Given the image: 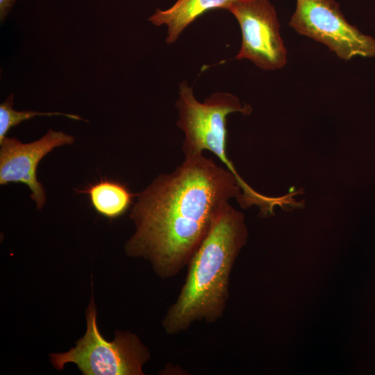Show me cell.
<instances>
[{
	"instance_id": "6da1fadb",
	"label": "cell",
	"mask_w": 375,
	"mask_h": 375,
	"mask_svg": "<svg viewBox=\"0 0 375 375\" xmlns=\"http://www.w3.org/2000/svg\"><path fill=\"white\" fill-rule=\"evenodd\" d=\"M238 184L212 158L185 157L174 171L158 176L138 195L130 215L136 230L126 244L127 253L149 260L162 278L176 275L229 199L239 194Z\"/></svg>"
},
{
	"instance_id": "7a4b0ae2",
	"label": "cell",
	"mask_w": 375,
	"mask_h": 375,
	"mask_svg": "<svg viewBox=\"0 0 375 375\" xmlns=\"http://www.w3.org/2000/svg\"><path fill=\"white\" fill-rule=\"evenodd\" d=\"M247 235L242 215L228 204L188 264L185 281L162 322L168 334L184 331L196 321L212 323L222 317L231 272Z\"/></svg>"
},
{
	"instance_id": "3957f363",
	"label": "cell",
	"mask_w": 375,
	"mask_h": 375,
	"mask_svg": "<svg viewBox=\"0 0 375 375\" xmlns=\"http://www.w3.org/2000/svg\"><path fill=\"white\" fill-rule=\"evenodd\" d=\"M175 106L178 113L176 124L185 133L182 147L185 157L208 150L226 165L243 186L226 154V117L235 112H247L248 107H242L236 96L223 92H215L201 102L186 81L180 83Z\"/></svg>"
},
{
	"instance_id": "277c9868",
	"label": "cell",
	"mask_w": 375,
	"mask_h": 375,
	"mask_svg": "<svg viewBox=\"0 0 375 375\" xmlns=\"http://www.w3.org/2000/svg\"><path fill=\"white\" fill-rule=\"evenodd\" d=\"M87 331L69 351L51 354V361L58 370L67 362L75 363L86 375H142V367L149 353L137 335L119 332L112 342L106 341L99 331L97 309L93 301L86 310Z\"/></svg>"
},
{
	"instance_id": "5b68a950",
	"label": "cell",
	"mask_w": 375,
	"mask_h": 375,
	"mask_svg": "<svg viewBox=\"0 0 375 375\" xmlns=\"http://www.w3.org/2000/svg\"><path fill=\"white\" fill-rule=\"evenodd\" d=\"M289 25L324 44L342 60L375 58V38L349 24L335 0H296Z\"/></svg>"
},
{
	"instance_id": "8992f818",
	"label": "cell",
	"mask_w": 375,
	"mask_h": 375,
	"mask_svg": "<svg viewBox=\"0 0 375 375\" xmlns=\"http://www.w3.org/2000/svg\"><path fill=\"white\" fill-rule=\"evenodd\" d=\"M228 10L241 30L237 60L247 59L263 70H276L287 62L276 11L269 0H236Z\"/></svg>"
},
{
	"instance_id": "52a82bcc",
	"label": "cell",
	"mask_w": 375,
	"mask_h": 375,
	"mask_svg": "<svg viewBox=\"0 0 375 375\" xmlns=\"http://www.w3.org/2000/svg\"><path fill=\"white\" fill-rule=\"evenodd\" d=\"M74 141L73 136L52 129L30 143H22L16 138L6 136L0 141V184H26L31 191V197L37 208H42L46 197L42 185L37 179L38 165L54 148L72 144Z\"/></svg>"
},
{
	"instance_id": "ba28073f",
	"label": "cell",
	"mask_w": 375,
	"mask_h": 375,
	"mask_svg": "<svg viewBox=\"0 0 375 375\" xmlns=\"http://www.w3.org/2000/svg\"><path fill=\"white\" fill-rule=\"evenodd\" d=\"M236 0H176L169 8L156 9L148 20L153 25H166V42L172 44L197 17L212 9L227 10Z\"/></svg>"
},
{
	"instance_id": "9c48e42d",
	"label": "cell",
	"mask_w": 375,
	"mask_h": 375,
	"mask_svg": "<svg viewBox=\"0 0 375 375\" xmlns=\"http://www.w3.org/2000/svg\"><path fill=\"white\" fill-rule=\"evenodd\" d=\"M85 192L96 211L108 218L124 214L132 203L133 196L124 185L108 180L91 185Z\"/></svg>"
},
{
	"instance_id": "30bf717a",
	"label": "cell",
	"mask_w": 375,
	"mask_h": 375,
	"mask_svg": "<svg viewBox=\"0 0 375 375\" xmlns=\"http://www.w3.org/2000/svg\"><path fill=\"white\" fill-rule=\"evenodd\" d=\"M15 94H10L0 105V141L5 137L8 131L13 126L18 125L23 121L30 119L36 116L62 115L75 120H81L78 115L65 114L58 112H42L33 110L17 111L13 108Z\"/></svg>"
},
{
	"instance_id": "8fae6325",
	"label": "cell",
	"mask_w": 375,
	"mask_h": 375,
	"mask_svg": "<svg viewBox=\"0 0 375 375\" xmlns=\"http://www.w3.org/2000/svg\"><path fill=\"white\" fill-rule=\"evenodd\" d=\"M16 0H0V19L3 22Z\"/></svg>"
}]
</instances>
